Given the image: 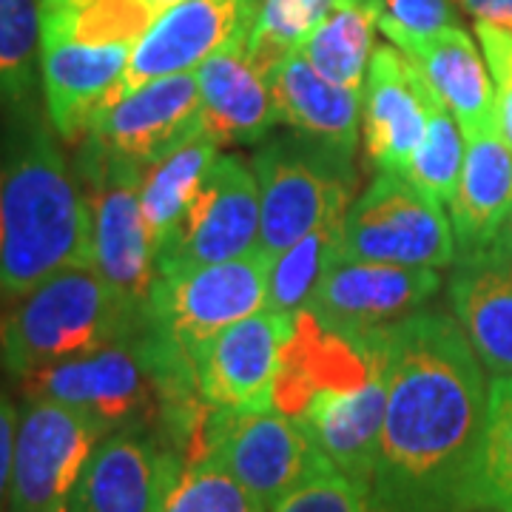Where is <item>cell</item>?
<instances>
[{
  "mask_svg": "<svg viewBox=\"0 0 512 512\" xmlns=\"http://www.w3.org/2000/svg\"><path fill=\"white\" fill-rule=\"evenodd\" d=\"M387 410L373 476L382 512H476L487 419L481 359L456 316L416 311L384 328Z\"/></svg>",
  "mask_w": 512,
  "mask_h": 512,
  "instance_id": "obj_1",
  "label": "cell"
},
{
  "mask_svg": "<svg viewBox=\"0 0 512 512\" xmlns=\"http://www.w3.org/2000/svg\"><path fill=\"white\" fill-rule=\"evenodd\" d=\"M52 131L20 106L0 134V293L12 299L92 265L86 194Z\"/></svg>",
  "mask_w": 512,
  "mask_h": 512,
  "instance_id": "obj_2",
  "label": "cell"
},
{
  "mask_svg": "<svg viewBox=\"0 0 512 512\" xmlns=\"http://www.w3.org/2000/svg\"><path fill=\"white\" fill-rule=\"evenodd\" d=\"M148 313L128 308L94 265H72L18 296L0 319V362L26 379L40 367L137 336Z\"/></svg>",
  "mask_w": 512,
  "mask_h": 512,
  "instance_id": "obj_3",
  "label": "cell"
},
{
  "mask_svg": "<svg viewBox=\"0 0 512 512\" xmlns=\"http://www.w3.org/2000/svg\"><path fill=\"white\" fill-rule=\"evenodd\" d=\"M259 183V251L279 256L328 222L345 220L356 185L353 157L296 137L254 154Z\"/></svg>",
  "mask_w": 512,
  "mask_h": 512,
  "instance_id": "obj_4",
  "label": "cell"
},
{
  "mask_svg": "<svg viewBox=\"0 0 512 512\" xmlns=\"http://www.w3.org/2000/svg\"><path fill=\"white\" fill-rule=\"evenodd\" d=\"M77 174L92 222V265L128 308L148 313L157 279V251L140 205L143 171L80 143Z\"/></svg>",
  "mask_w": 512,
  "mask_h": 512,
  "instance_id": "obj_5",
  "label": "cell"
},
{
  "mask_svg": "<svg viewBox=\"0 0 512 512\" xmlns=\"http://www.w3.org/2000/svg\"><path fill=\"white\" fill-rule=\"evenodd\" d=\"M339 259L396 268H450L456 234L444 208L399 174L379 171L350 202L339 234Z\"/></svg>",
  "mask_w": 512,
  "mask_h": 512,
  "instance_id": "obj_6",
  "label": "cell"
},
{
  "mask_svg": "<svg viewBox=\"0 0 512 512\" xmlns=\"http://www.w3.org/2000/svg\"><path fill=\"white\" fill-rule=\"evenodd\" d=\"M268 276L271 256L262 251L180 274H160L148 299V330L194 362L217 333L268 305Z\"/></svg>",
  "mask_w": 512,
  "mask_h": 512,
  "instance_id": "obj_7",
  "label": "cell"
},
{
  "mask_svg": "<svg viewBox=\"0 0 512 512\" xmlns=\"http://www.w3.org/2000/svg\"><path fill=\"white\" fill-rule=\"evenodd\" d=\"M143 330L83 356L40 367L20 379L23 393L29 399L72 407L97 421L106 433L151 427L160 416V396L148 365Z\"/></svg>",
  "mask_w": 512,
  "mask_h": 512,
  "instance_id": "obj_8",
  "label": "cell"
},
{
  "mask_svg": "<svg viewBox=\"0 0 512 512\" xmlns=\"http://www.w3.org/2000/svg\"><path fill=\"white\" fill-rule=\"evenodd\" d=\"M202 458H214L268 512L302 484L333 470L308 430L279 410H211L202 436Z\"/></svg>",
  "mask_w": 512,
  "mask_h": 512,
  "instance_id": "obj_9",
  "label": "cell"
},
{
  "mask_svg": "<svg viewBox=\"0 0 512 512\" xmlns=\"http://www.w3.org/2000/svg\"><path fill=\"white\" fill-rule=\"evenodd\" d=\"M106 436L72 407L26 399L15 433L9 512H69L77 481Z\"/></svg>",
  "mask_w": 512,
  "mask_h": 512,
  "instance_id": "obj_10",
  "label": "cell"
},
{
  "mask_svg": "<svg viewBox=\"0 0 512 512\" xmlns=\"http://www.w3.org/2000/svg\"><path fill=\"white\" fill-rule=\"evenodd\" d=\"M259 251V183L254 165L220 154L208 168L177 234L157 254V276L217 265Z\"/></svg>",
  "mask_w": 512,
  "mask_h": 512,
  "instance_id": "obj_11",
  "label": "cell"
},
{
  "mask_svg": "<svg viewBox=\"0 0 512 512\" xmlns=\"http://www.w3.org/2000/svg\"><path fill=\"white\" fill-rule=\"evenodd\" d=\"M202 128L200 83L197 74L185 72L123 94L103 111L83 143H92L117 163L146 171Z\"/></svg>",
  "mask_w": 512,
  "mask_h": 512,
  "instance_id": "obj_12",
  "label": "cell"
},
{
  "mask_svg": "<svg viewBox=\"0 0 512 512\" xmlns=\"http://www.w3.org/2000/svg\"><path fill=\"white\" fill-rule=\"evenodd\" d=\"M293 330V313L259 311L217 333L194 356L205 404L228 413L274 410L282 350Z\"/></svg>",
  "mask_w": 512,
  "mask_h": 512,
  "instance_id": "obj_13",
  "label": "cell"
},
{
  "mask_svg": "<svg viewBox=\"0 0 512 512\" xmlns=\"http://www.w3.org/2000/svg\"><path fill=\"white\" fill-rule=\"evenodd\" d=\"M262 0H183L168 6L128 57L126 92L171 77L197 72L211 55L254 29Z\"/></svg>",
  "mask_w": 512,
  "mask_h": 512,
  "instance_id": "obj_14",
  "label": "cell"
},
{
  "mask_svg": "<svg viewBox=\"0 0 512 512\" xmlns=\"http://www.w3.org/2000/svg\"><path fill=\"white\" fill-rule=\"evenodd\" d=\"M183 458L151 427L114 430L97 444L69 512H160Z\"/></svg>",
  "mask_w": 512,
  "mask_h": 512,
  "instance_id": "obj_15",
  "label": "cell"
},
{
  "mask_svg": "<svg viewBox=\"0 0 512 512\" xmlns=\"http://www.w3.org/2000/svg\"><path fill=\"white\" fill-rule=\"evenodd\" d=\"M441 100L416 63L396 46H376L362 92V134L370 163L402 174L427 134L430 114Z\"/></svg>",
  "mask_w": 512,
  "mask_h": 512,
  "instance_id": "obj_16",
  "label": "cell"
},
{
  "mask_svg": "<svg viewBox=\"0 0 512 512\" xmlns=\"http://www.w3.org/2000/svg\"><path fill=\"white\" fill-rule=\"evenodd\" d=\"M441 288L433 268H396L336 259L305 305L333 328L365 333L421 311Z\"/></svg>",
  "mask_w": 512,
  "mask_h": 512,
  "instance_id": "obj_17",
  "label": "cell"
},
{
  "mask_svg": "<svg viewBox=\"0 0 512 512\" xmlns=\"http://www.w3.org/2000/svg\"><path fill=\"white\" fill-rule=\"evenodd\" d=\"M131 46H89L55 40L40 49L43 97L55 134L80 146L111 103L126 94Z\"/></svg>",
  "mask_w": 512,
  "mask_h": 512,
  "instance_id": "obj_18",
  "label": "cell"
},
{
  "mask_svg": "<svg viewBox=\"0 0 512 512\" xmlns=\"http://www.w3.org/2000/svg\"><path fill=\"white\" fill-rule=\"evenodd\" d=\"M453 316L495 376H512V234L458 254L450 276Z\"/></svg>",
  "mask_w": 512,
  "mask_h": 512,
  "instance_id": "obj_19",
  "label": "cell"
},
{
  "mask_svg": "<svg viewBox=\"0 0 512 512\" xmlns=\"http://www.w3.org/2000/svg\"><path fill=\"white\" fill-rule=\"evenodd\" d=\"M248 35L228 43L194 72L200 83L202 126L220 146L259 143L276 126L271 80L248 52Z\"/></svg>",
  "mask_w": 512,
  "mask_h": 512,
  "instance_id": "obj_20",
  "label": "cell"
},
{
  "mask_svg": "<svg viewBox=\"0 0 512 512\" xmlns=\"http://www.w3.org/2000/svg\"><path fill=\"white\" fill-rule=\"evenodd\" d=\"M387 353V350H384ZM384 410H387V365L362 387L322 393L302 407L296 421L308 430L328 461L373 490V476L382 447Z\"/></svg>",
  "mask_w": 512,
  "mask_h": 512,
  "instance_id": "obj_21",
  "label": "cell"
},
{
  "mask_svg": "<svg viewBox=\"0 0 512 512\" xmlns=\"http://www.w3.org/2000/svg\"><path fill=\"white\" fill-rule=\"evenodd\" d=\"M396 49L416 63L427 86L456 117L464 140L501 128L493 74L470 32L450 26L421 40H407Z\"/></svg>",
  "mask_w": 512,
  "mask_h": 512,
  "instance_id": "obj_22",
  "label": "cell"
},
{
  "mask_svg": "<svg viewBox=\"0 0 512 512\" xmlns=\"http://www.w3.org/2000/svg\"><path fill=\"white\" fill-rule=\"evenodd\" d=\"M276 123L288 126L302 140L353 157L362 123V92L330 83L302 52L288 55L271 72Z\"/></svg>",
  "mask_w": 512,
  "mask_h": 512,
  "instance_id": "obj_23",
  "label": "cell"
},
{
  "mask_svg": "<svg viewBox=\"0 0 512 512\" xmlns=\"http://www.w3.org/2000/svg\"><path fill=\"white\" fill-rule=\"evenodd\" d=\"M458 254H470L504 234L512 220V146L493 128L467 140L464 171L450 202Z\"/></svg>",
  "mask_w": 512,
  "mask_h": 512,
  "instance_id": "obj_24",
  "label": "cell"
},
{
  "mask_svg": "<svg viewBox=\"0 0 512 512\" xmlns=\"http://www.w3.org/2000/svg\"><path fill=\"white\" fill-rule=\"evenodd\" d=\"M217 157H220V143L202 128L200 134H194L183 146L168 151L163 160H157L143 171L140 205L157 254L177 234L208 168Z\"/></svg>",
  "mask_w": 512,
  "mask_h": 512,
  "instance_id": "obj_25",
  "label": "cell"
},
{
  "mask_svg": "<svg viewBox=\"0 0 512 512\" xmlns=\"http://www.w3.org/2000/svg\"><path fill=\"white\" fill-rule=\"evenodd\" d=\"M379 29L376 0H336L330 15L299 49L302 57L330 83L365 92L370 57L376 52L373 35Z\"/></svg>",
  "mask_w": 512,
  "mask_h": 512,
  "instance_id": "obj_26",
  "label": "cell"
},
{
  "mask_svg": "<svg viewBox=\"0 0 512 512\" xmlns=\"http://www.w3.org/2000/svg\"><path fill=\"white\" fill-rule=\"evenodd\" d=\"M40 6L43 43L134 46L160 15L151 0H40Z\"/></svg>",
  "mask_w": 512,
  "mask_h": 512,
  "instance_id": "obj_27",
  "label": "cell"
},
{
  "mask_svg": "<svg viewBox=\"0 0 512 512\" xmlns=\"http://www.w3.org/2000/svg\"><path fill=\"white\" fill-rule=\"evenodd\" d=\"M473 510L512 512V376H495L473 473Z\"/></svg>",
  "mask_w": 512,
  "mask_h": 512,
  "instance_id": "obj_28",
  "label": "cell"
},
{
  "mask_svg": "<svg viewBox=\"0 0 512 512\" xmlns=\"http://www.w3.org/2000/svg\"><path fill=\"white\" fill-rule=\"evenodd\" d=\"M40 49V0H0V109H20L29 103Z\"/></svg>",
  "mask_w": 512,
  "mask_h": 512,
  "instance_id": "obj_29",
  "label": "cell"
},
{
  "mask_svg": "<svg viewBox=\"0 0 512 512\" xmlns=\"http://www.w3.org/2000/svg\"><path fill=\"white\" fill-rule=\"evenodd\" d=\"M339 234H342V220L328 222L271 259L268 305H265L268 311L296 313L311 302L316 285L339 259Z\"/></svg>",
  "mask_w": 512,
  "mask_h": 512,
  "instance_id": "obj_30",
  "label": "cell"
},
{
  "mask_svg": "<svg viewBox=\"0 0 512 512\" xmlns=\"http://www.w3.org/2000/svg\"><path fill=\"white\" fill-rule=\"evenodd\" d=\"M464 157H467L464 134L458 128L456 117L447 111L444 103H439L430 114L424 143L413 154V160L404 165L399 177H404L416 191L433 202L450 205L458 191L461 171H464Z\"/></svg>",
  "mask_w": 512,
  "mask_h": 512,
  "instance_id": "obj_31",
  "label": "cell"
},
{
  "mask_svg": "<svg viewBox=\"0 0 512 512\" xmlns=\"http://www.w3.org/2000/svg\"><path fill=\"white\" fill-rule=\"evenodd\" d=\"M336 0H262L259 18L248 35V52L271 77L276 66L299 52L328 18Z\"/></svg>",
  "mask_w": 512,
  "mask_h": 512,
  "instance_id": "obj_32",
  "label": "cell"
},
{
  "mask_svg": "<svg viewBox=\"0 0 512 512\" xmlns=\"http://www.w3.org/2000/svg\"><path fill=\"white\" fill-rule=\"evenodd\" d=\"M160 512H268V507L214 458H200L180 467Z\"/></svg>",
  "mask_w": 512,
  "mask_h": 512,
  "instance_id": "obj_33",
  "label": "cell"
},
{
  "mask_svg": "<svg viewBox=\"0 0 512 512\" xmlns=\"http://www.w3.org/2000/svg\"><path fill=\"white\" fill-rule=\"evenodd\" d=\"M376 12L379 32L393 46L461 26L456 0H376Z\"/></svg>",
  "mask_w": 512,
  "mask_h": 512,
  "instance_id": "obj_34",
  "label": "cell"
},
{
  "mask_svg": "<svg viewBox=\"0 0 512 512\" xmlns=\"http://www.w3.org/2000/svg\"><path fill=\"white\" fill-rule=\"evenodd\" d=\"M271 512H382L373 490L356 484L336 467L316 476L288 498H282Z\"/></svg>",
  "mask_w": 512,
  "mask_h": 512,
  "instance_id": "obj_35",
  "label": "cell"
},
{
  "mask_svg": "<svg viewBox=\"0 0 512 512\" xmlns=\"http://www.w3.org/2000/svg\"><path fill=\"white\" fill-rule=\"evenodd\" d=\"M476 35L481 40V52L490 66L498 103V123L512 146V32L495 29L487 23H476Z\"/></svg>",
  "mask_w": 512,
  "mask_h": 512,
  "instance_id": "obj_36",
  "label": "cell"
},
{
  "mask_svg": "<svg viewBox=\"0 0 512 512\" xmlns=\"http://www.w3.org/2000/svg\"><path fill=\"white\" fill-rule=\"evenodd\" d=\"M20 410L9 396L0 393V512L9 507L12 487V458H15V433H18Z\"/></svg>",
  "mask_w": 512,
  "mask_h": 512,
  "instance_id": "obj_37",
  "label": "cell"
},
{
  "mask_svg": "<svg viewBox=\"0 0 512 512\" xmlns=\"http://www.w3.org/2000/svg\"><path fill=\"white\" fill-rule=\"evenodd\" d=\"M456 3L470 18H476V23L512 32V0H456Z\"/></svg>",
  "mask_w": 512,
  "mask_h": 512,
  "instance_id": "obj_38",
  "label": "cell"
},
{
  "mask_svg": "<svg viewBox=\"0 0 512 512\" xmlns=\"http://www.w3.org/2000/svg\"><path fill=\"white\" fill-rule=\"evenodd\" d=\"M151 3H154V6H157L160 12H165L168 6H174V3H183V0H151Z\"/></svg>",
  "mask_w": 512,
  "mask_h": 512,
  "instance_id": "obj_39",
  "label": "cell"
},
{
  "mask_svg": "<svg viewBox=\"0 0 512 512\" xmlns=\"http://www.w3.org/2000/svg\"><path fill=\"white\" fill-rule=\"evenodd\" d=\"M507 228H510V234H512V220H510V225H507Z\"/></svg>",
  "mask_w": 512,
  "mask_h": 512,
  "instance_id": "obj_40",
  "label": "cell"
}]
</instances>
